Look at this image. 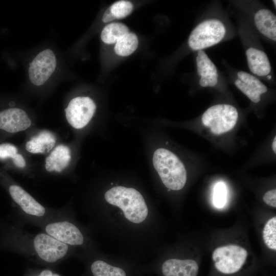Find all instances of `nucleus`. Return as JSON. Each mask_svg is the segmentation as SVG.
I'll use <instances>...</instances> for the list:
<instances>
[{
  "mask_svg": "<svg viewBox=\"0 0 276 276\" xmlns=\"http://www.w3.org/2000/svg\"><path fill=\"white\" fill-rule=\"evenodd\" d=\"M138 43L136 35L133 33L128 32L116 43L114 51L119 56H127L136 50Z\"/></svg>",
  "mask_w": 276,
  "mask_h": 276,
  "instance_id": "aec40b11",
  "label": "nucleus"
},
{
  "mask_svg": "<svg viewBox=\"0 0 276 276\" xmlns=\"http://www.w3.org/2000/svg\"><path fill=\"white\" fill-rule=\"evenodd\" d=\"M247 252L245 249L236 245H227L216 248L212 259L217 270L224 274L238 272L245 262Z\"/></svg>",
  "mask_w": 276,
  "mask_h": 276,
  "instance_id": "423d86ee",
  "label": "nucleus"
},
{
  "mask_svg": "<svg viewBox=\"0 0 276 276\" xmlns=\"http://www.w3.org/2000/svg\"><path fill=\"white\" fill-rule=\"evenodd\" d=\"M31 121L26 112L19 108H13L0 112V129L15 133L28 128Z\"/></svg>",
  "mask_w": 276,
  "mask_h": 276,
  "instance_id": "9b49d317",
  "label": "nucleus"
},
{
  "mask_svg": "<svg viewBox=\"0 0 276 276\" xmlns=\"http://www.w3.org/2000/svg\"><path fill=\"white\" fill-rule=\"evenodd\" d=\"M111 185L104 193L103 203L94 211L100 231L122 254H151L157 231L156 211L138 189Z\"/></svg>",
  "mask_w": 276,
  "mask_h": 276,
  "instance_id": "f257e3e1",
  "label": "nucleus"
},
{
  "mask_svg": "<svg viewBox=\"0 0 276 276\" xmlns=\"http://www.w3.org/2000/svg\"><path fill=\"white\" fill-rule=\"evenodd\" d=\"M254 24L257 30L270 40H276V17L270 10L262 8L256 12Z\"/></svg>",
  "mask_w": 276,
  "mask_h": 276,
  "instance_id": "dca6fc26",
  "label": "nucleus"
},
{
  "mask_svg": "<svg viewBox=\"0 0 276 276\" xmlns=\"http://www.w3.org/2000/svg\"><path fill=\"white\" fill-rule=\"evenodd\" d=\"M96 256L90 265L93 276H129L127 269L120 264L122 258L96 252Z\"/></svg>",
  "mask_w": 276,
  "mask_h": 276,
  "instance_id": "9d476101",
  "label": "nucleus"
},
{
  "mask_svg": "<svg viewBox=\"0 0 276 276\" xmlns=\"http://www.w3.org/2000/svg\"><path fill=\"white\" fill-rule=\"evenodd\" d=\"M272 149L274 153H276V137L274 136L272 143Z\"/></svg>",
  "mask_w": 276,
  "mask_h": 276,
  "instance_id": "c756f323",
  "label": "nucleus"
},
{
  "mask_svg": "<svg viewBox=\"0 0 276 276\" xmlns=\"http://www.w3.org/2000/svg\"><path fill=\"white\" fill-rule=\"evenodd\" d=\"M45 233L73 248L82 249L85 254L96 251L86 232L69 220L52 222L44 227Z\"/></svg>",
  "mask_w": 276,
  "mask_h": 276,
  "instance_id": "7ed1b4c3",
  "label": "nucleus"
},
{
  "mask_svg": "<svg viewBox=\"0 0 276 276\" xmlns=\"http://www.w3.org/2000/svg\"><path fill=\"white\" fill-rule=\"evenodd\" d=\"M70 150L66 146L59 145L45 159V169L48 172H61L69 164Z\"/></svg>",
  "mask_w": 276,
  "mask_h": 276,
  "instance_id": "f3484780",
  "label": "nucleus"
},
{
  "mask_svg": "<svg viewBox=\"0 0 276 276\" xmlns=\"http://www.w3.org/2000/svg\"><path fill=\"white\" fill-rule=\"evenodd\" d=\"M199 84L201 87H213L218 82L217 67L203 50L197 51L196 57Z\"/></svg>",
  "mask_w": 276,
  "mask_h": 276,
  "instance_id": "4468645a",
  "label": "nucleus"
},
{
  "mask_svg": "<svg viewBox=\"0 0 276 276\" xmlns=\"http://www.w3.org/2000/svg\"><path fill=\"white\" fill-rule=\"evenodd\" d=\"M55 142L56 139L52 133L42 131L26 143V149L32 153H46L54 147Z\"/></svg>",
  "mask_w": 276,
  "mask_h": 276,
  "instance_id": "a211bd4d",
  "label": "nucleus"
},
{
  "mask_svg": "<svg viewBox=\"0 0 276 276\" xmlns=\"http://www.w3.org/2000/svg\"><path fill=\"white\" fill-rule=\"evenodd\" d=\"M9 193L13 200L27 215L41 217L47 213L45 208L21 187L16 185L10 186Z\"/></svg>",
  "mask_w": 276,
  "mask_h": 276,
  "instance_id": "f8f14e48",
  "label": "nucleus"
},
{
  "mask_svg": "<svg viewBox=\"0 0 276 276\" xmlns=\"http://www.w3.org/2000/svg\"><path fill=\"white\" fill-rule=\"evenodd\" d=\"M12 158L16 166L19 168H24L25 166V160L21 155L17 153Z\"/></svg>",
  "mask_w": 276,
  "mask_h": 276,
  "instance_id": "cd10ccee",
  "label": "nucleus"
},
{
  "mask_svg": "<svg viewBox=\"0 0 276 276\" xmlns=\"http://www.w3.org/2000/svg\"><path fill=\"white\" fill-rule=\"evenodd\" d=\"M237 79L246 84L250 89L259 95L266 93L267 86L255 76L244 71H239L237 74Z\"/></svg>",
  "mask_w": 276,
  "mask_h": 276,
  "instance_id": "412c9836",
  "label": "nucleus"
},
{
  "mask_svg": "<svg viewBox=\"0 0 276 276\" xmlns=\"http://www.w3.org/2000/svg\"><path fill=\"white\" fill-rule=\"evenodd\" d=\"M129 29L124 24L112 22L106 25L101 34L102 40L107 44L116 43L122 37L128 33Z\"/></svg>",
  "mask_w": 276,
  "mask_h": 276,
  "instance_id": "6ab92c4d",
  "label": "nucleus"
},
{
  "mask_svg": "<svg viewBox=\"0 0 276 276\" xmlns=\"http://www.w3.org/2000/svg\"><path fill=\"white\" fill-rule=\"evenodd\" d=\"M235 86L252 102L259 103L261 100V96L252 90L244 83L237 79L235 81Z\"/></svg>",
  "mask_w": 276,
  "mask_h": 276,
  "instance_id": "393cba45",
  "label": "nucleus"
},
{
  "mask_svg": "<svg viewBox=\"0 0 276 276\" xmlns=\"http://www.w3.org/2000/svg\"><path fill=\"white\" fill-rule=\"evenodd\" d=\"M17 148L16 147L9 143H4L0 145V158H12L17 154Z\"/></svg>",
  "mask_w": 276,
  "mask_h": 276,
  "instance_id": "a878e982",
  "label": "nucleus"
},
{
  "mask_svg": "<svg viewBox=\"0 0 276 276\" xmlns=\"http://www.w3.org/2000/svg\"><path fill=\"white\" fill-rule=\"evenodd\" d=\"M32 245L37 256L48 263H54L63 259L71 250V247L45 233L36 234L32 239Z\"/></svg>",
  "mask_w": 276,
  "mask_h": 276,
  "instance_id": "0eeeda50",
  "label": "nucleus"
},
{
  "mask_svg": "<svg viewBox=\"0 0 276 276\" xmlns=\"http://www.w3.org/2000/svg\"><path fill=\"white\" fill-rule=\"evenodd\" d=\"M224 24L218 19H208L198 24L188 38L189 47L194 51L203 50L221 42L226 34Z\"/></svg>",
  "mask_w": 276,
  "mask_h": 276,
  "instance_id": "20e7f679",
  "label": "nucleus"
},
{
  "mask_svg": "<svg viewBox=\"0 0 276 276\" xmlns=\"http://www.w3.org/2000/svg\"><path fill=\"white\" fill-rule=\"evenodd\" d=\"M273 4L274 5V7L275 8V6H276V5H275L276 1H275V0H274V1H273Z\"/></svg>",
  "mask_w": 276,
  "mask_h": 276,
  "instance_id": "7c9ffc66",
  "label": "nucleus"
},
{
  "mask_svg": "<svg viewBox=\"0 0 276 276\" xmlns=\"http://www.w3.org/2000/svg\"><path fill=\"white\" fill-rule=\"evenodd\" d=\"M152 160L153 166L166 188L174 191L184 188L187 173L183 164L176 155L160 148L155 151Z\"/></svg>",
  "mask_w": 276,
  "mask_h": 276,
  "instance_id": "f03ea898",
  "label": "nucleus"
},
{
  "mask_svg": "<svg viewBox=\"0 0 276 276\" xmlns=\"http://www.w3.org/2000/svg\"><path fill=\"white\" fill-rule=\"evenodd\" d=\"M263 201L267 204L276 208V190L275 189H272L266 192L263 197Z\"/></svg>",
  "mask_w": 276,
  "mask_h": 276,
  "instance_id": "bb28decb",
  "label": "nucleus"
},
{
  "mask_svg": "<svg viewBox=\"0 0 276 276\" xmlns=\"http://www.w3.org/2000/svg\"><path fill=\"white\" fill-rule=\"evenodd\" d=\"M263 238L266 245L270 249L276 250V217L268 220L263 231Z\"/></svg>",
  "mask_w": 276,
  "mask_h": 276,
  "instance_id": "4be33fe9",
  "label": "nucleus"
},
{
  "mask_svg": "<svg viewBox=\"0 0 276 276\" xmlns=\"http://www.w3.org/2000/svg\"><path fill=\"white\" fill-rule=\"evenodd\" d=\"M238 112L233 105L216 104L208 108L201 117V122L211 132L220 135L232 130L237 123Z\"/></svg>",
  "mask_w": 276,
  "mask_h": 276,
  "instance_id": "39448f33",
  "label": "nucleus"
},
{
  "mask_svg": "<svg viewBox=\"0 0 276 276\" xmlns=\"http://www.w3.org/2000/svg\"><path fill=\"white\" fill-rule=\"evenodd\" d=\"M114 20L121 19L129 15L133 9L132 4L127 1H119L108 8Z\"/></svg>",
  "mask_w": 276,
  "mask_h": 276,
  "instance_id": "5701e85b",
  "label": "nucleus"
},
{
  "mask_svg": "<svg viewBox=\"0 0 276 276\" xmlns=\"http://www.w3.org/2000/svg\"><path fill=\"white\" fill-rule=\"evenodd\" d=\"M36 276H61L59 274L54 273L52 271L48 269L42 270L38 275Z\"/></svg>",
  "mask_w": 276,
  "mask_h": 276,
  "instance_id": "c85d7f7f",
  "label": "nucleus"
},
{
  "mask_svg": "<svg viewBox=\"0 0 276 276\" xmlns=\"http://www.w3.org/2000/svg\"><path fill=\"white\" fill-rule=\"evenodd\" d=\"M96 109L95 102L89 97H76L71 100L65 109L66 118L72 127L80 129L89 123Z\"/></svg>",
  "mask_w": 276,
  "mask_h": 276,
  "instance_id": "6e6552de",
  "label": "nucleus"
},
{
  "mask_svg": "<svg viewBox=\"0 0 276 276\" xmlns=\"http://www.w3.org/2000/svg\"><path fill=\"white\" fill-rule=\"evenodd\" d=\"M226 188L222 182H218L214 186L213 194V202L218 208H223L226 202Z\"/></svg>",
  "mask_w": 276,
  "mask_h": 276,
  "instance_id": "b1692460",
  "label": "nucleus"
},
{
  "mask_svg": "<svg viewBox=\"0 0 276 276\" xmlns=\"http://www.w3.org/2000/svg\"><path fill=\"white\" fill-rule=\"evenodd\" d=\"M160 270L163 276H197L199 267L193 260L171 258L163 261Z\"/></svg>",
  "mask_w": 276,
  "mask_h": 276,
  "instance_id": "ddd939ff",
  "label": "nucleus"
},
{
  "mask_svg": "<svg viewBox=\"0 0 276 276\" xmlns=\"http://www.w3.org/2000/svg\"><path fill=\"white\" fill-rule=\"evenodd\" d=\"M56 66V59L53 52L50 49L41 51L30 64V80L35 85H42L53 73Z\"/></svg>",
  "mask_w": 276,
  "mask_h": 276,
  "instance_id": "1a4fd4ad",
  "label": "nucleus"
},
{
  "mask_svg": "<svg viewBox=\"0 0 276 276\" xmlns=\"http://www.w3.org/2000/svg\"><path fill=\"white\" fill-rule=\"evenodd\" d=\"M247 64L250 72L260 76H267L271 71L270 61L264 51L254 47L245 51Z\"/></svg>",
  "mask_w": 276,
  "mask_h": 276,
  "instance_id": "2eb2a0df",
  "label": "nucleus"
}]
</instances>
